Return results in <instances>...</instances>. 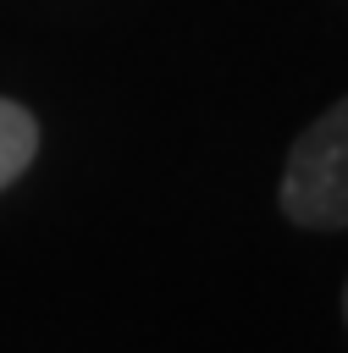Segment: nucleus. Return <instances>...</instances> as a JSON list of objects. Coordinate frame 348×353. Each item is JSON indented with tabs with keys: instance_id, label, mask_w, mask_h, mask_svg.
I'll return each mask as SVG.
<instances>
[{
	"instance_id": "nucleus-1",
	"label": "nucleus",
	"mask_w": 348,
	"mask_h": 353,
	"mask_svg": "<svg viewBox=\"0 0 348 353\" xmlns=\"http://www.w3.org/2000/svg\"><path fill=\"white\" fill-rule=\"evenodd\" d=\"M276 199H282V215L304 232L348 226V94L293 138Z\"/></svg>"
},
{
	"instance_id": "nucleus-2",
	"label": "nucleus",
	"mask_w": 348,
	"mask_h": 353,
	"mask_svg": "<svg viewBox=\"0 0 348 353\" xmlns=\"http://www.w3.org/2000/svg\"><path fill=\"white\" fill-rule=\"evenodd\" d=\"M39 143H44L39 116H33L22 99H6V94H0V193H6L28 165H33Z\"/></svg>"
},
{
	"instance_id": "nucleus-3",
	"label": "nucleus",
	"mask_w": 348,
	"mask_h": 353,
	"mask_svg": "<svg viewBox=\"0 0 348 353\" xmlns=\"http://www.w3.org/2000/svg\"><path fill=\"white\" fill-rule=\"evenodd\" d=\"M342 320H348V287H342Z\"/></svg>"
}]
</instances>
